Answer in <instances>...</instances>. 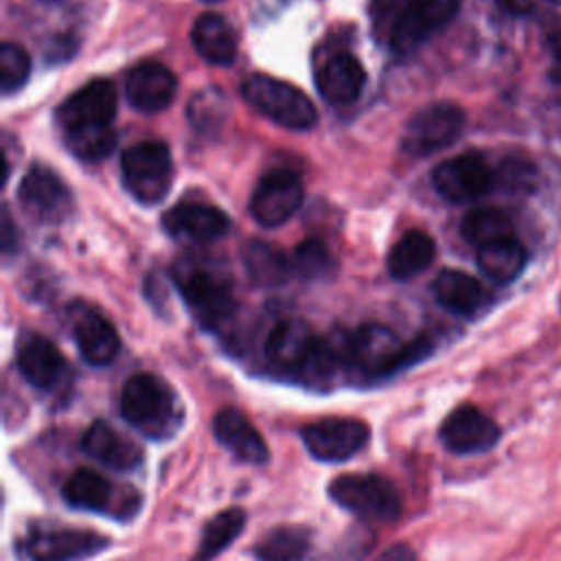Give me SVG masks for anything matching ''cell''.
<instances>
[{
    "mask_svg": "<svg viewBox=\"0 0 561 561\" xmlns=\"http://www.w3.org/2000/svg\"><path fill=\"white\" fill-rule=\"evenodd\" d=\"M408 7L419 26L430 35L454 20L460 0H408Z\"/></svg>",
    "mask_w": 561,
    "mask_h": 561,
    "instance_id": "obj_36",
    "label": "cell"
},
{
    "mask_svg": "<svg viewBox=\"0 0 561 561\" xmlns=\"http://www.w3.org/2000/svg\"><path fill=\"white\" fill-rule=\"evenodd\" d=\"M226 114H228L226 99L215 88H208V90L195 94V99L188 105V118L202 131L219 129L221 123L226 121Z\"/></svg>",
    "mask_w": 561,
    "mask_h": 561,
    "instance_id": "obj_35",
    "label": "cell"
},
{
    "mask_svg": "<svg viewBox=\"0 0 561 561\" xmlns=\"http://www.w3.org/2000/svg\"><path fill=\"white\" fill-rule=\"evenodd\" d=\"M195 53L213 66H228L237 55V35L226 18L217 13H202L191 28Z\"/></svg>",
    "mask_w": 561,
    "mask_h": 561,
    "instance_id": "obj_24",
    "label": "cell"
},
{
    "mask_svg": "<svg viewBox=\"0 0 561 561\" xmlns=\"http://www.w3.org/2000/svg\"><path fill=\"white\" fill-rule=\"evenodd\" d=\"M438 438L454 454H482L495 447L500 427L476 405H460L447 414L438 430Z\"/></svg>",
    "mask_w": 561,
    "mask_h": 561,
    "instance_id": "obj_14",
    "label": "cell"
},
{
    "mask_svg": "<svg viewBox=\"0 0 561 561\" xmlns=\"http://www.w3.org/2000/svg\"><path fill=\"white\" fill-rule=\"evenodd\" d=\"M202 2H206V4H213V2H219V0H202Z\"/></svg>",
    "mask_w": 561,
    "mask_h": 561,
    "instance_id": "obj_43",
    "label": "cell"
},
{
    "mask_svg": "<svg viewBox=\"0 0 561 561\" xmlns=\"http://www.w3.org/2000/svg\"><path fill=\"white\" fill-rule=\"evenodd\" d=\"M320 337L305 320L285 318L267 335L265 355L272 366L287 373L311 375Z\"/></svg>",
    "mask_w": 561,
    "mask_h": 561,
    "instance_id": "obj_12",
    "label": "cell"
},
{
    "mask_svg": "<svg viewBox=\"0 0 561 561\" xmlns=\"http://www.w3.org/2000/svg\"><path fill=\"white\" fill-rule=\"evenodd\" d=\"M18 370L31 386L50 390L64 377L66 362L50 340L35 333L20 342Z\"/></svg>",
    "mask_w": 561,
    "mask_h": 561,
    "instance_id": "obj_21",
    "label": "cell"
},
{
    "mask_svg": "<svg viewBox=\"0 0 561 561\" xmlns=\"http://www.w3.org/2000/svg\"><path fill=\"white\" fill-rule=\"evenodd\" d=\"M432 291L438 305L456 316H473L486 300L480 280L460 270H443L432 283Z\"/></svg>",
    "mask_w": 561,
    "mask_h": 561,
    "instance_id": "obj_25",
    "label": "cell"
},
{
    "mask_svg": "<svg viewBox=\"0 0 561 561\" xmlns=\"http://www.w3.org/2000/svg\"><path fill=\"white\" fill-rule=\"evenodd\" d=\"M11 241H13L11 215H9V210H4V217H2V248H4V252L11 250Z\"/></svg>",
    "mask_w": 561,
    "mask_h": 561,
    "instance_id": "obj_42",
    "label": "cell"
},
{
    "mask_svg": "<svg viewBox=\"0 0 561 561\" xmlns=\"http://www.w3.org/2000/svg\"><path fill=\"white\" fill-rule=\"evenodd\" d=\"M497 4L511 13H526L533 9L535 0H497Z\"/></svg>",
    "mask_w": 561,
    "mask_h": 561,
    "instance_id": "obj_41",
    "label": "cell"
},
{
    "mask_svg": "<svg viewBox=\"0 0 561 561\" xmlns=\"http://www.w3.org/2000/svg\"><path fill=\"white\" fill-rule=\"evenodd\" d=\"M213 434L234 458L248 465H263L270 458V449L250 423V419L237 408H224L213 419Z\"/></svg>",
    "mask_w": 561,
    "mask_h": 561,
    "instance_id": "obj_19",
    "label": "cell"
},
{
    "mask_svg": "<svg viewBox=\"0 0 561 561\" xmlns=\"http://www.w3.org/2000/svg\"><path fill=\"white\" fill-rule=\"evenodd\" d=\"M70 151L81 160H101L112 153L116 145V134L112 125L101 127H75L64 131Z\"/></svg>",
    "mask_w": 561,
    "mask_h": 561,
    "instance_id": "obj_33",
    "label": "cell"
},
{
    "mask_svg": "<svg viewBox=\"0 0 561 561\" xmlns=\"http://www.w3.org/2000/svg\"><path fill=\"white\" fill-rule=\"evenodd\" d=\"M368 425L359 419L329 416L300 430L302 443L311 458L322 462H342L355 456L368 443Z\"/></svg>",
    "mask_w": 561,
    "mask_h": 561,
    "instance_id": "obj_8",
    "label": "cell"
},
{
    "mask_svg": "<svg viewBox=\"0 0 561 561\" xmlns=\"http://www.w3.org/2000/svg\"><path fill=\"white\" fill-rule=\"evenodd\" d=\"M434 188L454 204L480 199L495 184V173L480 153H458L443 160L432 173Z\"/></svg>",
    "mask_w": 561,
    "mask_h": 561,
    "instance_id": "obj_9",
    "label": "cell"
},
{
    "mask_svg": "<svg viewBox=\"0 0 561 561\" xmlns=\"http://www.w3.org/2000/svg\"><path fill=\"white\" fill-rule=\"evenodd\" d=\"M31 75V57L28 53L13 42H4L0 46V90L2 94H11L20 90Z\"/></svg>",
    "mask_w": 561,
    "mask_h": 561,
    "instance_id": "obj_34",
    "label": "cell"
},
{
    "mask_svg": "<svg viewBox=\"0 0 561 561\" xmlns=\"http://www.w3.org/2000/svg\"><path fill=\"white\" fill-rule=\"evenodd\" d=\"M430 348L432 344L425 337L401 342L392 329L373 322L351 333L348 362L368 377H386L421 359Z\"/></svg>",
    "mask_w": 561,
    "mask_h": 561,
    "instance_id": "obj_3",
    "label": "cell"
},
{
    "mask_svg": "<svg viewBox=\"0 0 561 561\" xmlns=\"http://www.w3.org/2000/svg\"><path fill=\"white\" fill-rule=\"evenodd\" d=\"M107 548V539L83 528H33L20 552L28 561H81Z\"/></svg>",
    "mask_w": 561,
    "mask_h": 561,
    "instance_id": "obj_10",
    "label": "cell"
},
{
    "mask_svg": "<svg viewBox=\"0 0 561 561\" xmlns=\"http://www.w3.org/2000/svg\"><path fill=\"white\" fill-rule=\"evenodd\" d=\"M118 489L92 469H77L61 486V495L70 506L85 511H110Z\"/></svg>",
    "mask_w": 561,
    "mask_h": 561,
    "instance_id": "obj_27",
    "label": "cell"
},
{
    "mask_svg": "<svg viewBox=\"0 0 561 561\" xmlns=\"http://www.w3.org/2000/svg\"><path fill=\"white\" fill-rule=\"evenodd\" d=\"M302 204V182L289 169L265 173L250 199L252 217L267 228L285 224Z\"/></svg>",
    "mask_w": 561,
    "mask_h": 561,
    "instance_id": "obj_13",
    "label": "cell"
},
{
    "mask_svg": "<svg viewBox=\"0 0 561 561\" xmlns=\"http://www.w3.org/2000/svg\"><path fill=\"white\" fill-rule=\"evenodd\" d=\"M243 99L270 121L287 129H311L318 123V112L311 99L296 85L270 75H252L241 85Z\"/></svg>",
    "mask_w": 561,
    "mask_h": 561,
    "instance_id": "obj_4",
    "label": "cell"
},
{
    "mask_svg": "<svg viewBox=\"0 0 561 561\" xmlns=\"http://www.w3.org/2000/svg\"><path fill=\"white\" fill-rule=\"evenodd\" d=\"M370 20L379 44L399 55L410 53L427 37V33L414 20L408 0H373Z\"/></svg>",
    "mask_w": 561,
    "mask_h": 561,
    "instance_id": "obj_16",
    "label": "cell"
},
{
    "mask_svg": "<svg viewBox=\"0 0 561 561\" xmlns=\"http://www.w3.org/2000/svg\"><path fill=\"white\" fill-rule=\"evenodd\" d=\"M245 524V513L241 508H226L217 513L202 533L199 548L193 557V561H210L219 552H224L243 530Z\"/></svg>",
    "mask_w": 561,
    "mask_h": 561,
    "instance_id": "obj_32",
    "label": "cell"
},
{
    "mask_svg": "<svg viewBox=\"0 0 561 561\" xmlns=\"http://www.w3.org/2000/svg\"><path fill=\"white\" fill-rule=\"evenodd\" d=\"M121 173L127 191L142 204L160 202L173 180L171 151L160 140L131 145L121 158Z\"/></svg>",
    "mask_w": 561,
    "mask_h": 561,
    "instance_id": "obj_6",
    "label": "cell"
},
{
    "mask_svg": "<svg viewBox=\"0 0 561 561\" xmlns=\"http://www.w3.org/2000/svg\"><path fill=\"white\" fill-rule=\"evenodd\" d=\"M497 180L506 191H530L535 186V167L522 158H508L502 162Z\"/></svg>",
    "mask_w": 561,
    "mask_h": 561,
    "instance_id": "obj_38",
    "label": "cell"
},
{
    "mask_svg": "<svg viewBox=\"0 0 561 561\" xmlns=\"http://www.w3.org/2000/svg\"><path fill=\"white\" fill-rule=\"evenodd\" d=\"M436 256V245L432 237L423 230H408L392 245L388 254V272L397 280H408L421 274Z\"/></svg>",
    "mask_w": 561,
    "mask_h": 561,
    "instance_id": "obj_26",
    "label": "cell"
},
{
    "mask_svg": "<svg viewBox=\"0 0 561 561\" xmlns=\"http://www.w3.org/2000/svg\"><path fill=\"white\" fill-rule=\"evenodd\" d=\"M243 265L248 276L263 287H276L294 272L291 259L278 245L267 241H250L243 248Z\"/></svg>",
    "mask_w": 561,
    "mask_h": 561,
    "instance_id": "obj_28",
    "label": "cell"
},
{
    "mask_svg": "<svg viewBox=\"0 0 561 561\" xmlns=\"http://www.w3.org/2000/svg\"><path fill=\"white\" fill-rule=\"evenodd\" d=\"M116 103L114 83L110 79H94L61 103L57 118L64 131L75 127L112 125L116 116Z\"/></svg>",
    "mask_w": 561,
    "mask_h": 561,
    "instance_id": "obj_15",
    "label": "cell"
},
{
    "mask_svg": "<svg viewBox=\"0 0 561 561\" xmlns=\"http://www.w3.org/2000/svg\"><path fill=\"white\" fill-rule=\"evenodd\" d=\"M175 397L171 388L149 373L131 375L121 390V414L149 438H167L178 430Z\"/></svg>",
    "mask_w": 561,
    "mask_h": 561,
    "instance_id": "obj_2",
    "label": "cell"
},
{
    "mask_svg": "<svg viewBox=\"0 0 561 561\" xmlns=\"http://www.w3.org/2000/svg\"><path fill=\"white\" fill-rule=\"evenodd\" d=\"M173 280L186 307L202 327L215 329L230 318L234 296L230 278L224 270L206 261L182 259L173 265Z\"/></svg>",
    "mask_w": 561,
    "mask_h": 561,
    "instance_id": "obj_1",
    "label": "cell"
},
{
    "mask_svg": "<svg viewBox=\"0 0 561 561\" xmlns=\"http://www.w3.org/2000/svg\"><path fill=\"white\" fill-rule=\"evenodd\" d=\"M548 53L552 61V77L561 81V28L548 35Z\"/></svg>",
    "mask_w": 561,
    "mask_h": 561,
    "instance_id": "obj_39",
    "label": "cell"
},
{
    "mask_svg": "<svg viewBox=\"0 0 561 561\" xmlns=\"http://www.w3.org/2000/svg\"><path fill=\"white\" fill-rule=\"evenodd\" d=\"M164 230L186 243H210L230 228L228 215L210 204H180L164 213Z\"/></svg>",
    "mask_w": 561,
    "mask_h": 561,
    "instance_id": "obj_17",
    "label": "cell"
},
{
    "mask_svg": "<svg viewBox=\"0 0 561 561\" xmlns=\"http://www.w3.org/2000/svg\"><path fill=\"white\" fill-rule=\"evenodd\" d=\"M294 272L305 278H318L331 270V254L322 241L307 239L296 245L291 256Z\"/></svg>",
    "mask_w": 561,
    "mask_h": 561,
    "instance_id": "obj_37",
    "label": "cell"
},
{
    "mask_svg": "<svg viewBox=\"0 0 561 561\" xmlns=\"http://www.w3.org/2000/svg\"><path fill=\"white\" fill-rule=\"evenodd\" d=\"M18 202L33 221L57 224L70 213L72 195L57 173L46 167H31L20 182Z\"/></svg>",
    "mask_w": 561,
    "mask_h": 561,
    "instance_id": "obj_11",
    "label": "cell"
},
{
    "mask_svg": "<svg viewBox=\"0 0 561 561\" xmlns=\"http://www.w3.org/2000/svg\"><path fill=\"white\" fill-rule=\"evenodd\" d=\"M375 561H416V557L408 543H394L388 550H383Z\"/></svg>",
    "mask_w": 561,
    "mask_h": 561,
    "instance_id": "obj_40",
    "label": "cell"
},
{
    "mask_svg": "<svg viewBox=\"0 0 561 561\" xmlns=\"http://www.w3.org/2000/svg\"><path fill=\"white\" fill-rule=\"evenodd\" d=\"M366 81L364 66L351 53H337L329 57L316 75V85L324 101L335 105L353 103Z\"/></svg>",
    "mask_w": 561,
    "mask_h": 561,
    "instance_id": "obj_22",
    "label": "cell"
},
{
    "mask_svg": "<svg viewBox=\"0 0 561 561\" xmlns=\"http://www.w3.org/2000/svg\"><path fill=\"white\" fill-rule=\"evenodd\" d=\"M460 234L465 237V241L482 248L502 239H511L513 224L504 210L493 206H480L462 217Z\"/></svg>",
    "mask_w": 561,
    "mask_h": 561,
    "instance_id": "obj_31",
    "label": "cell"
},
{
    "mask_svg": "<svg viewBox=\"0 0 561 561\" xmlns=\"http://www.w3.org/2000/svg\"><path fill=\"white\" fill-rule=\"evenodd\" d=\"M311 548V533L300 526H278L256 546V561H305Z\"/></svg>",
    "mask_w": 561,
    "mask_h": 561,
    "instance_id": "obj_30",
    "label": "cell"
},
{
    "mask_svg": "<svg viewBox=\"0 0 561 561\" xmlns=\"http://www.w3.org/2000/svg\"><path fill=\"white\" fill-rule=\"evenodd\" d=\"M335 504L366 522H394L401 515L397 486L377 473H346L329 484Z\"/></svg>",
    "mask_w": 561,
    "mask_h": 561,
    "instance_id": "obj_5",
    "label": "cell"
},
{
    "mask_svg": "<svg viewBox=\"0 0 561 561\" xmlns=\"http://www.w3.org/2000/svg\"><path fill=\"white\" fill-rule=\"evenodd\" d=\"M178 92L175 75L158 61H142L127 72L125 94L127 101L147 114L162 112L171 105Z\"/></svg>",
    "mask_w": 561,
    "mask_h": 561,
    "instance_id": "obj_18",
    "label": "cell"
},
{
    "mask_svg": "<svg viewBox=\"0 0 561 561\" xmlns=\"http://www.w3.org/2000/svg\"><path fill=\"white\" fill-rule=\"evenodd\" d=\"M548 2H554V4H561V0H548Z\"/></svg>",
    "mask_w": 561,
    "mask_h": 561,
    "instance_id": "obj_44",
    "label": "cell"
},
{
    "mask_svg": "<svg viewBox=\"0 0 561 561\" xmlns=\"http://www.w3.org/2000/svg\"><path fill=\"white\" fill-rule=\"evenodd\" d=\"M526 265V250L519 241L502 239L478 248V267L495 283L515 280Z\"/></svg>",
    "mask_w": 561,
    "mask_h": 561,
    "instance_id": "obj_29",
    "label": "cell"
},
{
    "mask_svg": "<svg viewBox=\"0 0 561 561\" xmlns=\"http://www.w3.org/2000/svg\"><path fill=\"white\" fill-rule=\"evenodd\" d=\"M465 127V112L456 103L421 107L403 127L401 147L410 156H430L451 145Z\"/></svg>",
    "mask_w": 561,
    "mask_h": 561,
    "instance_id": "obj_7",
    "label": "cell"
},
{
    "mask_svg": "<svg viewBox=\"0 0 561 561\" xmlns=\"http://www.w3.org/2000/svg\"><path fill=\"white\" fill-rule=\"evenodd\" d=\"M81 449L85 456H90L92 460L116 469V471H129L134 467L140 465L142 460V451L140 447L121 436L110 423L96 419L81 436Z\"/></svg>",
    "mask_w": 561,
    "mask_h": 561,
    "instance_id": "obj_20",
    "label": "cell"
},
{
    "mask_svg": "<svg viewBox=\"0 0 561 561\" xmlns=\"http://www.w3.org/2000/svg\"><path fill=\"white\" fill-rule=\"evenodd\" d=\"M75 344L81 357L92 366H107L121 351V337L101 313L85 311L72 324Z\"/></svg>",
    "mask_w": 561,
    "mask_h": 561,
    "instance_id": "obj_23",
    "label": "cell"
}]
</instances>
